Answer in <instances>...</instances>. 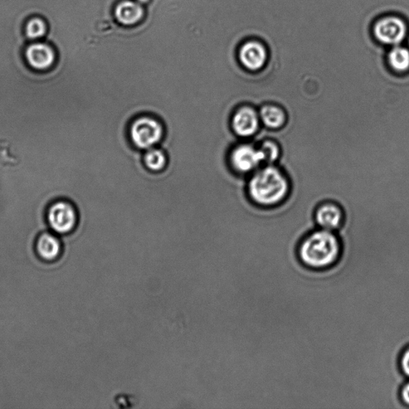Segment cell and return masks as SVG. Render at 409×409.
I'll return each instance as SVG.
<instances>
[{
	"label": "cell",
	"mask_w": 409,
	"mask_h": 409,
	"mask_svg": "<svg viewBox=\"0 0 409 409\" xmlns=\"http://www.w3.org/2000/svg\"><path fill=\"white\" fill-rule=\"evenodd\" d=\"M296 253L305 269L321 272L338 264L342 259L343 245L337 232L316 228L301 241Z\"/></svg>",
	"instance_id": "1"
},
{
	"label": "cell",
	"mask_w": 409,
	"mask_h": 409,
	"mask_svg": "<svg viewBox=\"0 0 409 409\" xmlns=\"http://www.w3.org/2000/svg\"><path fill=\"white\" fill-rule=\"evenodd\" d=\"M290 191L288 175L274 165H266L257 169L248 183V194L251 200L262 207L281 204L289 196Z\"/></svg>",
	"instance_id": "2"
},
{
	"label": "cell",
	"mask_w": 409,
	"mask_h": 409,
	"mask_svg": "<svg viewBox=\"0 0 409 409\" xmlns=\"http://www.w3.org/2000/svg\"><path fill=\"white\" fill-rule=\"evenodd\" d=\"M163 126L154 117L141 116L131 124V142L139 149L147 150L155 148L163 140Z\"/></svg>",
	"instance_id": "3"
},
{
	"label": "cell",
	"mask_w": 409,
	"mask_h": 409,
	"mask_svg": "<svg viewBox=\"0 0 409 409\" xmlns=\"http://www.w3.org/2000/svg\"><path fill=\"white\" fill-rule=\"evenodd\" d=\"M47 219L54 232L66 235L75 228L78 213L71 202L61 200L51 204L47 213Z\"/></svg>",
	"instance_id": "4"
},
{
	"label": "cell",
	"mask_w": 409,
	"mask_h": 409,
	"mask_svg": "<svg viewBox=\"0 0 409 409\" xmlns=\"http://www.w3.org/2000/svg\"><path fill=\"white\" fill-rule=\"evenodd\" d=\"M373 33L377 40L384 45L397 46L406 40L408 26L400 17L388 16L375 24Z\"/></svg>",
	"instance_id": "5"
},
{
	"label": "cell",
	"mask_w": 409,
	"mask_h": 409,
	"mask_svg": "<svg viewBox=\"0 0 409 409\" xmlns=\"http://www.w3.org/2000/svg\"><path fill=\"white\" fill-rule=\"evenodd\" d=\"M230 159L233 169L239 174L254 172L264 163L259 148L250 143L237 145L232 150Z\"/></svg>",
	"instance_id": "6"
},
{
	"label": "cell",
	"mask_w": 409,
	"mask_h": 409,
	"mask_svg": "<svg viewBox=\"0 0 409 409\" xmlns=\"http://www.w3.org/2000/svg\"><path fill=\"white\" fill-rule=\"evenodd\" d=\"M259 113L251 106L239 107L232 117L231 125L233 132L241 138H250L260 130Z\"/></svg>",
	"instance_id": "7"
},
{
	"label": "cell",
	"mask_w": 409,
	"mask_h": 409,
	"mask_svg": "<svg viewBox=\"0 0 409 409\" xmlns=\"http://www.w3.org/2000/svg\"><path fill=\"white\" fill-rule=\"evenodd\" d=\"M344 213L342 207L333 201H325L318 204L314 211L316 227L338 232L343 225Z\"/></svg>",
	"instance_id": "8"
},
{
	"label": "cell",
	"mask_w": 409,
	"mask_h": 409,
	"mask_svg": "<svg viewBox=\"0 0 409 409\" xmlns=\"http://www.w3.org/2000/svg\"><path fill=\"white\" fill-rule=\"evenodd\" d=\"M242 65L246 70L258 71L266 66L267 51L262 43L257 41H249L243 45L238 54Z\"/></svg>",
	"instance_id": "9"
},
{
	"label": "cell",
	"mask_w": 409,
	"mask_h": 409,
	"mask_svg": "<svg viewBox=\"0 0 409 409\" xmlns=\"http://www.w3.org/2000/svg\"><path fill=\"white\" fill-rule=\"evenodd\" d=\"M26 58L28 65L33 69L46 71L52 67L56 56L51 47L45 43H36L28 47Z\"/></svg>",
	"instance_id": "10"
},
{
	"label": "cell",
	"mask_w": 409,
	"mask_h": 409,
	"mask_svg": "<svg viewBox=\"0 0 409 409\" xmlns=\"http://www.w3.org/2000/svg\"><path fill=\"white\" fill-rule=\"evenodd\" d=\"M258 113H259L261 123L269 130L283 128L288 120L284 107L275 102L262 105Z\"/></svg>",
	"instance_id": "11"
},
{
	"label": "cell",
	"mask_w": 409,
	"mask_h": 409,
	"mask_svg": "<svg viewBox=\"0 0 409 409\" xmlns=\"http://www.w3.org/2000/svg\"><path fill=\"white\" fill-rule=\"evenodd\" d=\"M144 16V9L137 1L125 0L115 8L117 21L125 26H133L139 23Z\"/></svg>",
	"instance_id": "12"
},
{
	"label": "cell",
	"mask_w": 409,
	"mask_h": 409,
	"mask_svg": "<svg viewBox=\"0 0 409 409\" xmlns=\"http://www.w3.org/2000/svg\"><path fill=\"white\" fill-rule=\"evenodd\" d=\"M36 250L42 260L52 261L57 259L62 251V245L58 238L53 233L45 232L38 237Z\"/></svg>",
	"instance_id": "13"
},
{
	"label": "cell",
	"mask_w": 409,
	"mask_h": 409,
	"mask_svg": "<svg viewBox=\"0 0 409 409\" xmlns=\"http://www.w3.org/2000/svg\"><path fill=\"white\" fill-rule=\"evenodd\" d=\"M388 63L391 69L399 74L409 71V48L400 45L395 46L389 51Z\"/></svg>",
	"instance_id": "14"
},
{
	"label": "cell",
	"mask_w": 409,
	"mask_h": 409,
	"mask_svg": "<svg viewBox=\"0 0 409 409\" xmlns=\"http://www.w3.org/2000/svg\"><path fill=\"white\" fill-rule=\"evenodd\" d=\"M143 159L145 167L152 172H162L168 163L167 155L164 150L156 148L147 150Z\"/></svg>",
	"instance_id": "15"
},
{
	"label": "cell",
	"mask_w": 409,
	"mask_h": 409,
	"mask_svg": "<svg viewBox=\"0 0 409 409\" xmlns=\"http://www.w3.org/2000/svg\"><path fill=\"white\" fill-rule=\"evenodd\" d=\"M261 150L266 165H274L279 161L281 155V149L279 143L272 139H266L258 145Z\"/></svg>",
	"instance_id": "16"
},
{
	"label": "cell",
	"mask_w": 409,
	"mask_h": 409,
	"mask_svg": "<svg viewBox=\"0 0 409 409\" xmlns=\"http://www.w3.org/2000/svg\"><path fill=\"white\" fill-rule=\"evenodd\" d=\"M47 26L45 21L41 19L35 18L28 22L26 33L30 38H38L45 35Z\"/></svg>",
	"instance_id": "17"
},
{
	"label": "cell",
	"mask_w": 409,
	"mask_h": 409,
	"mask_svg": "<svg viewBox=\"0 0 409 409\" xmlns=\"http://www.w3.org/2000/svg\"><path fill=\"white\" fill-rule=\"evenodd\" d=\"M399 367L404 377L409 378V347L403 350L399 358Z\"/></svg>",
	"instance_id": "18"
},
{
	"label": "cell",
	"mask_w": 409,
	"mask_h": 409,
	"mask_svg": "<svg viewBox=\"0 0 409 409\" xmlns=\"http://www.w3.org/2000/svg\"><path fill=\"white\" fill-rule=\"evenodd\" d=\"M399 397H400L402 405L409 407V381L403 383L400 393H399Z\"/></svg>",
	"instance_id": "19"
},
{
	"label": "cell",
	"mask_w": 409,
	"mask_h": 409,
	"mask_svg": "<svg viewBox=\"0 0 409 409\" xmlns=\"http://www.w3.org/2000/svg\"><path fill=\"white\" fill-rule=\"evenodd\" d=\"M136 1L139 2V3H145L149 2V0H136Z\"/></svg>",
	"instance_id": "20"
}]
</instances>
